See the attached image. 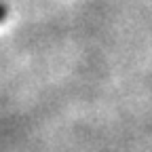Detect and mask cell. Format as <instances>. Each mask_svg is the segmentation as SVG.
Segmentation results:
<instances>
[{"mask_svg":"<svg viewBox=\"0 0 152 152\" xmlns=\"http://www.w3.org/2000/svg\"><path fill=\"white\" fill-rule=\"evenodd\" d=\"M4 13H7V11H4V7H0V21L4 19Z\"/></svg>","mask_w":152,"mask_h":152,"instance_id":"cell-1","label":"cell"}]
</instances>
